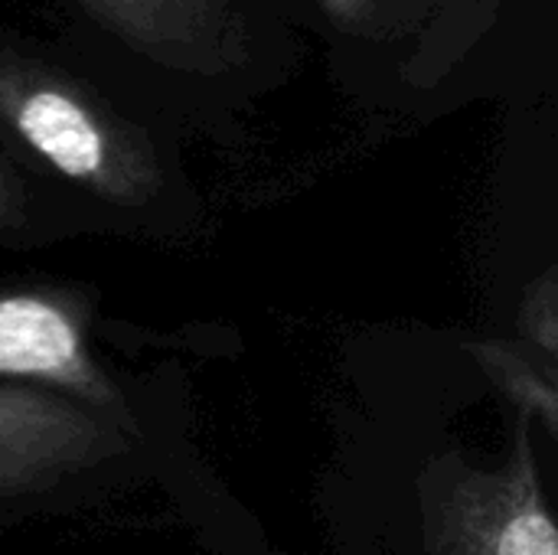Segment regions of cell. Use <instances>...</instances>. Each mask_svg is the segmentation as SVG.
Returning a JSON list of instances; mask_svg holds the SVG:
<instances>
[{"label":"cell","instance_id":"1","mask_svg":"<svg viewBox=\"0 0 558 555\" xmlns=\"http://www.w3.org/2000/svg\"><path fill=\"white\" fill-rule=\"evenodd\" d=\"M170 108L65 20L0 23V150L95 213L170 219L193 209Z\"/></svg>","mask_w":558,"mask_h":555},{"label":"cell","instance_id":"5","mask_svg":"<svg viewBox=\"0 0 558 555\" xmlns=\"http://www.w3.org/2000/svg\"><path fill=\"white\" fill-rule=\"evenodd\" d=\"M137 448L134 419L62 393L0 383V507L59 497Z\"/></svg>","mask_w":558,"mask_h":555},{"label":"cell","instance_id":"2","mask_svg":"<svg viewBox=\"0 0 558 555\" xmlns=\"http://www.w3.org/2000/svg\"><path fill=\"white\" fill-rule=\"evenodd\" d=\"M373 111L435 118L556 79L558 0H275Z\"/></svg>","mask_w":558,"mask_h":555},{"label":"cell","instance_id":"7","mask_svg":"<svg viewBox=\"0 0 558 555\" xmlns=\"http://www.w3.org/2000/svg\"><path fill=\"white\" fill-rule=\"evenodd\" d=\"M477 370L490 379V386L510 399L523 422L543 425V432L556 442L558 438V393L556 366L523 347L520 340H471L464 343Z\"/></svg>","mask_w":558,"mask_h":555},{"label":"cell","instance_id":"3","mask_svg":"<svg viewBox=\"0 0 558 555\" xmlns=\"http://www.w3.org/2000/svg\"><path fill=\"white\" fill-rule=\"evenodd\" d=\"M62 20L180 121L284 88L311 46L275 0H59Z\"/></svg>","mask_w":558,"mask_h":555},{"label":"cell","instance_id":"8","mask_svg":"<svg viewBox=\"0 0 558 555\" xmlns=\"http://www.w3.org/2000/svg\"><path fill=\"white\" fill-rule=\"evenodd\" d=\"M95 213L0 150V245L43 242Z\"/></svg>","mask_w":558,"mask_h":555},{"label":"cell","instance_id":"9","mask_svg":"<svg viewBox=\"0 0 558 555\" xmlns=\"http://www.w3.org/2000/svg\"><path fill=\"white\" fill-rule=\"evenodd\" d=\"M520 343L558 363V285L556 268H546L523 294L520 304Z\"/></svg>","mask_w":558,"mask_h":555},{"label":"cell","instance_id":"6","mask_svg":"<svg viewBox=\"0 0 558 555\" xmlns=\"http://www.w3.org/2000/svg\"><path fill=\"white\" fill-rule=\"evenodd\" d=\"M95 298L72 285L0 288V383L62 393L92 409L134 419L118 379L92 343Z\"/></svg>","mask_w":558,"mask_h":555},{"label":"cell","instance_id":"4","mask_svg":"<svg viewBox=\"0 0 558 555\" xmlns=\"http://www.w3.org/2000/svg\"><path fill=\"white\" fill-rule=\"evenodd\" d=\"M520 425L510 458L477 468L445 455L425 478L428 555H558L539 458Z\"/></svg>","mask_w":558,"mask_h":555}]
</instances>
